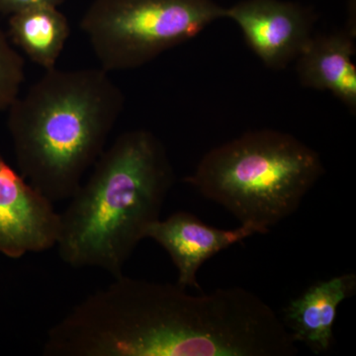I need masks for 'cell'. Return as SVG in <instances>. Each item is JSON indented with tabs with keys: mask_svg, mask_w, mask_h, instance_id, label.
<instances>
[{
	"mask_svg": "<svg viewBox=\"0 0 356 356\" xmlns=\"http://www.w3.org/2000/svg\"><path fill=\"white\" fill-rule=\"evenodd\" d=\"M124 105L102 67L46 70L7 109L21 175L53 203L70 199L106 149Z\"/></svg>",
	"mask_w": 356,
	"mask_h": 356,
	"instance_id": "obj_1",
	"label": "cell"
},
{
	"mask_svg": "<svg viewBox=\"0 0 356 356\" xmlns=\"http://www.w3.org/2000/svg\"><path fill=\"white\" fill-rule=\"evenodd\" d=\"M175 178L165 147L153 132L121 134L60 213L56 247L60 259L74 268L123 275L147 229L161 219Z\"/></svg>",
	"mask_w": 356,
	"mask_h": 356,
	"instance_id": "obj_2",
	"label": "cell"
},
{
	"mask_svg": "<svg viewBox=\"0 0 356 356\" xmlns=\"http://www.w3.org/2000/svg\"><path fill=\"white\" fill-rule=\"evenodd\" d=\"M324 173L315 149L290 134L262 129L211 149L184 181L266 235L298 210Z\"/></svg>",
	"mask_w": 356,
	"mask_h": 356,
	"instance_id": "obj_3",
	"label": "cell"
},
{
	"mask_svg": "<svg viewBox=\"0 0 356 356\" xmlns=\"http://www.w3.org/2000/svg\"><path fill=\"white\" fill-rule=\"evenodd\" d=\"M225 13L215 0H93L81 29L110 74L147 65Z\"/></svg>",
	"mask_w": 356,
	"mask_h": 356,
	"instance_id": "obj_4",
	"label": "cell"
},
{
	"mask_svg": "<svg viewBox=\"0 0 356 356\" xmlns=\"http://www.w3.org/2000/svg\"><path fill=\"white\" fill-rule=\"evenodd\" d=\"M255 55L271 70L296 60L313 37L316 15L310 8L284 0H242L226 7Z\"/></svg>",
	"mask_w": 356,
	"mask_h": 356,
	"instance_id": "obj_5",
	"label": "cell"
},
{
	"mask_svg": "<svg viewBox=\"0 0 356 356\" xmlns=\"http://www.w3.org/2000/svg\"><path fill=\"white\" fill-rule=\"evenodd\" d=\"M60 213L0 156V254L20 259L57 245Z\"/></svg>",
	"mask_w": 356,
	"mask_h": 356,
	"instance_id": "obj_6",
	"label": "cell"
},
{
	"mask_svg": "<svg viewBox=\"0 0 356 356\" xmlns=\"http://www.w3.org/2000/svg\"><path fill=\"white\" fill-rule=\"evenodd\" d=\"M257 234L259 232L250 225L241 224L234 229L213 228L191 213L180 211L153 222L147 229V238L170 254L177 269L178 285L200 289L198 270L208 259Z\"/></svg>",
	"mask_w": 356,
	"mask_h": 356,
	"instance_id": "obj_7",
	"label": "cell"
},
{
	"mask_svg": "<svg viewBox=\"0 0 356 356\" xmlns=\"http://www.w3.org/2000/svg\"><path fill=\"white\" fill-rule=\"evenodd\" d=\"M353 36L350 31L314 34L295 60L297 76L304 88L330 91L355 114Z\"/></svg>",
	"mask_w": 356,
	"mask_h": 356,
	"instance_id": "obj_8",
	"label": "cell"
},
{
	"mask_svg": "<svg viewBox=\"0 0 356 356\" xmlns=\"http://www.w3.org/2000/svg\"><path fill=\"white\" fill-rule=\"evenodd\" d=\"M356 290V274L346 273L311 285L284 309L283 323L295 343H305L314 353L331 348L339 306Z\"/></svg>",
	"mask_w": 356,
	"mask_h": 356,
	"instance_id": "obj_9",
	"label": "cell"
},
{
	"mask_svg": "<svg viewBox=\"0 0 356 356\" xmlns=\"http://www.w3.org/2000/svg\"><path fill=\"white\" fill-rule=\"evenodd\" d=\"M69 20L58 7L41 6L10 15L9 35L44 72L55 69L69 39Z\"/></svg>",
	"mask_w": 356,
	"mask_h": 356,
	"instance_id": "obj_10",
	"label": "cell"
},
{
	"mask_svg": "<svg viewBox=\"0 0 356 356\" xmlns=\"http://www.w3.org/2000/svg\"><path fill=\"white\" fill-rule=\"evenodd\" d=\"M24 77V60L0 30V111L8 109L20 95Z\"/></svg>",
	"mask_w": 356,
	"mask_h": 356,
	"instance_id": "obj_11",
	"label": "cell"
},
{
	"mask_svg": "<svg viewBox=\"0 0 356 356\" xmlns=\"http://www.w3.org/2000/svg\"><path fill=\"white\" fill-rule=\"evenodd\" d=\"M65 0H0V13L9 14L20 13L31 7L41 6H60Z\"/></svg>",
	"mask_w": 356,
	"mask_h": 356,
	"instance_id": "obj_12",
	"label": "cell"
}]
</instances>
